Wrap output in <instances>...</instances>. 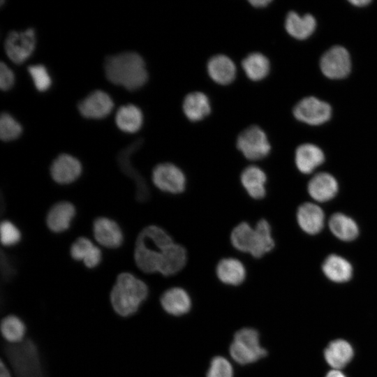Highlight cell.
<instances>
[{"instance_id":"25","label":"cell","mask_w":377,"mask_h":377,"mask_svg":"<svg viewBox=\"0 0 377 377\" xmlns=\"http://www.w3.org/2000/svg\"><path fill=\"white\" fill-rule=\"evenodd\" d=\"M70 253L74 260H82L84 265L89 269L97 267L100 264L102 257L99 248L84 237L77 238L73 243Z\"/></svg>"},{"instance_id":"26","label":"cell","mask_w":377,"mask_h":377,"mask_svg":"<svg viewBox=\"0 0 377 377\" xmlns=\"http://www.w3.org/2000/svg\"><path fill=\"white\" fill-rule=\"evenodd\" d=\"M322 270L328 279L336 283L346 282L353 275V267L350 262L337 254L329 255L325 259Z\"/></svg>"},{"instance_id":"23","label":"cell","mask_w":377,"mask_h":377,"mask_svg":"<svg viewBox=\"0 0 377 377\" xmlns=\"http://www.w3.org/2000/svg\"><path fill=\"white\" fill-rule=\"evenodd\" d=\"M186 262L185 248L173 242L165 250L158 272L165 276L175 275L185 267Z\"/></svg>"},{"instance_id":"28","label":"cell","mask_w":377,"mask_h":377,"mask_svg":"<svg viewBox=\"0 0 377 377\" xmlns=\"http://www.w3.org/2000/svg\"><path fill=\"white\" fill-rule=\"evenodd\" d=\"M182 108L186 117L192 121L202 120L211 112V105L207 96L200 91L187 94L184 99Z\"/></svg>"},{"instance_id":"22","label":"cell","mask_w":377,"mask_h":377,"mask_svg":"<svg viewBox=\"0 0 377 377\" xmlns=\"http://www.w3.org/2000/svg\"><path fill=\"white\" fill-rule=\"evenodd\" d=\"M324 161L323 151L315 145L303 144L300 145L295 151V164L299 171L303 174H310Z\"/></svg>"},{"instance_id":"38","label":"cell","mask_w":377,"mask_h":377,"mask_svg":"<svg viewBox=\"0 0 377 377\" xmlns=\"http://www.w3.org/2000/svg\"><path fill=\"white\" fill-rule=\"evenodd\" d=\"M1 242L5 246H11L21 239L18 228L10 221H3L0 226Z\"/></svg>"},{"instance_id":"18","label":"cell","mask_w":377,"mask_h":377,"mask_svg":"<svg viewBox=\"0 0 377 377\" xmlns=\"http://www.w3.org/2000/svg\"><path fill=\"white\" fill-rule=\"evenodd\" d=\"M240 181L247 194L255 200L263 199L266 195L267 175L256 165L245 168L240 175Z\"/></svg>"},{"instance_id":"30","label":"cell","mask_w":377,"mask_h":377,"mask_svg":"<svg viewBox=\"0 0 377 377\" xmlns=\"http://www.w3.org/2000/svg\"><path fill=\"white\" fill-rule=\"evenodd\" d=\"M325 360L334 369L344 367L353 356L351 345L343 339L334 340L329 343L324 352Z\"/></svg>"},{"instance_id":"16","label":"cell","mask_w":377,"mask_h":377,"mask_svg":"<svg viewBox=\"0 0 377 377\" xmlns=\"http://www.w3.org/2000/svg\"><path fill=\"white\" fill-rule=\"evenodd\" d=\"M307 190L312 199L319 202H324L336 196L339 191V185L335 177L331 174L319 172L309 180Z\"/></svg>"},{"instance_id":"12","label":"cell","mask_w":377,"mask_h":377,"mask_svg":"<svg viewBox=\"0 0 377 377\" xmlns=\"http://www.w3.org/2000/svg\"><path fill=\"white\" fill-rule=\"evenodd\" d=\"M114 107L110 95L105 91L96 89L90 92L77 104L80 113L84 117L101 119L108 115Z\"/></svg>"},{"instance_id":"5","label":"cell","mask_w":377,"mask_h":377,"mask_svg":"<svg viewBox=\"0 0 377 377\" xmlns=\"http://www.w3.org/2000/svg\"><path fill=\"white\" fill-rule=\"evenodd\" d=\"M229 351L233 360L240 364L253 363L267 355V350L260 343L258 332L251 327L236 332Z\"/></svg>"},{"instance_id":"1","label":"cell","mask_w":377,"mask_h":377,"mask_svg":"<svg viewBox=\"0 0 377 377\" xmlns=\"http://www.w3.org/2000/svg\"><path fill=\"white\" fill-rule=\"evenodd\" d=\"M147 283L128 272L119 273L111 287L109 300L113 311L122 318L136 314L149 297Z\"/></svg>"},{"instance_id":"24","label":"cell","mask_w":377,"mask_h":377,"mask_svg":"<svg viewBox=\"0 0 377 377\" xmlns=\"http://www.w3.org/2000/svg\"><path fill=\"white\" fill-rule=\"evenodd\" d=\"M0 334L1 339L7 343H20L27 338V327L17 315L8 314L0 320Z\"/></svg>"},{"instance_id":"19","label":"cell","mask_w":377,"mask_h":377,"mask_svg":"<svg viewBox=\"0 0 377 377\" xmlns=\"http://www.w3.org/2000/svg\"><path fill=\"white\" fill-rule=\"evenodd\" d=\"M216 274L223 283L239 286L244 281L246 270L242 262L229 257L219 261L216 267Z\"/></svg>"},{"instance_id":"10","label":"cell","mask_w":377,"mask_h":377,"mask_svg":"<svg viewBox=\"0 0 377 377\" xmlns=\"http://www.w3.org/2000/svg\"><path fill=\"white\" fill-rule=\"evenodd\" d=\"M323 75L330 79H341L346 77L351 69V61L348 50L336 45L329 49L320 61Z\"/></svg>"},{"instance_id":"27","label":"cell","mask_w":377,"mask_h":377,"mask_svg":"<svg viewBox=\"0 0 377 377\" xmlns=\"http://www.w3.org/2000/svg\"><path fill=\"white\" fill-rule=\"evenodd\" d=\"M316 27V21L313 16L306 14L303 16L290 11L286 16L285 28L286 31L293 38L304 40L309 38Z\"/></svg>"},{"instance_id":"8","label":"cell","mask_w":377,"mask_h":377,"mask_svg":"<svg viewBox=\"0 0 377 377\" xmlns=\"http://www.w3.org/2000/svg\"><path fill=\"white\" fill-rule=\"evenodd\" d=\"M152 182L161 191L179 194L182 193L186 185V179L183 171L171 163H159L152 170Z\"/></svg>"},{"instance_id":"17","label":"cell","mask_w":377,"mask_h":377,"mask_svg":"<svg viewBox=\"0 0 377 377\" xmlns=\"http://www.w3.org/2000/svg\"><path fill=\"white\" fill-rule=\"evenodd\" d=\"M163 309L170 315L179 316L189 311L191 299L186 290L172 287L164 291L160 297Z\"/></svg>"},{"instance_id":"21","label":"cell","mask_w":377,"mask_h":377,"mask_svg":"<svg viewBox=\"0 0 377 377\" xmlns=\"http://www.w3.org/2000/svg\"><path fill=\"white\" fill-rule=\"evenodd\" d=\"M74 205L66 201L54 204L47 213L46 223L48 228L56 233L66 230L74 218Z\"/></svg>"},{"instance_id":"39","label":"cell","mask_w":377,"mask_h":377,"mask_svg":"<svg viewBox=\"0 0 377 377\" xmlns=\"http://www.w3.org/2000/svg\"><path fill=\"white\" fill-rule=\"evenodd\" d=\"M15 75L9 66L1 61L0 63V87L2 90L9 89L14 84Z\"/></svg>"},{"instance_id":"34","label":"cell","mask_w":377,"mask_h":377,"mask_svg":"<svg viewBox=\"0 0 377 377\" xmlns=\"http://www.w3.org/2000/svg\"><path fill=\"white\" fill-rule=\"evenodd\" d=\"M242 68L246 76L251 80L259 81L269 73L270 65L269 59L263 54L253 52L242 61Z\"/></svg>"},{"instance_id":"9","label":"cell","mask_w":377,"mask_h":377,"mask_svg":"<svg viewBox=\"0 0 377 377\" xmlns=\"http://www.w3.org/2000/svg\"><path fill=\"white\" fill-rule=\"evenodd\" d=\"M331 114V106L313 96L302 99L293 109L297 119L313 126L325 123L330 119Z\"/></svg>"},{"instance_id":"15","label":"cell","mask_w":377,"mask_h":377,"mask_svg":"<svg viewBox=\"0 0 377 377\" xmlns=\"http://www.w3.org/2000/svg\"><path fill=\"white\" fill-rule=\"evenodd\" d=\"M297 221L304 232L309 235H316L324 227L325 214L318 205L304 202L297 209Z\"/></svg>"},{"instance_id":"35","label":"cell","mask_w":377,"mask_h":377,"mask_svg":"<svg viewBox=\"0 0 377 377\" xmlns=\"http://www.w3.org/2000/svg\"><path fill=\"white\" fill-rule=\"evenodd\" d=\"M20 124L8 112H3L0 116V138L3 141L17 138L22 133Z\"/></svg>"},{"instance_id":"42","label":"cell","mask_w":377,"mask_h":377,"mask_svg":"<svg viewBox=\"0 0 377 377\" xmlns=\"http://www.w3.org/2000/svg\"><path fill=\"white\" fill-rule=\"evenodd\" d=\"M325 377H346V376L339 369H332L327 374Z\"/></svg>"},{"instance_id":"33","label":"cell","mask_w":377,"mask_h":377,"mask_svg":"<svg viewBox=\"0 0 377 377\" xmlns=\"http://www.w3.org/2000/svg\"><path fill=\"white\" fill-rule=\"evenodd\" d=\"M256 239L255 228L247 222L237 225L230 233V242L237 251L251 254Z\"/></svg>"},{"instance_id":"37","label":"cell","mask_w":377,"mask_h":377,"mask_svg":"<svg viewBox=\"0 0 377 377\" xmlns=\"http://www.w3.org/2000/svg\"><path fill=\"white\" fill-rule=\"evenodd\" d=\"M233 368L228 359L216 356L210 362L207 377H233Z\"/></svg>"},{"instance_id":"3","label":"cell","mask_w":377,"mask_h":377,"mask_svg":"<svg viewBox=\"0 0 377 377\" xmlns=\"http://www.w3.org/2000/svg\"><path fill=\"white\" fill-rule=\"evenodd\" d=\"M173 242L163 228L155 225L144 228L135 243L134 259L138 268L146 274L158 272L165 249Z\"/></svg>"},{"instance_id":"31","label":"cell","mask_w":377,"mask_h":377,"mask_svg":"<svg viewBox=\"0 0 377 377\" xmlns=\"http://www.w3.org/2000/svg\"><path fill=\"white\" fill-rule=\"evenodd\" d=\"M143 122L141 110L133 104L121 105L115 114V123L118 128L126 133L138 131Z\"/></svg>"},{"instance_id":"32","label":"cell","mask_w":377,"mask_h":377,"mask_svg":"<svg viewBox=\"0 0 377 377\" xmlns=\"http://www.w3.org/2000/svg\"><path fill=\"white\" fill-rule=\"evenodd\" d=\"M256 239L251 256L260 258L270 252L274 247L275 243L272 235V228L265 219L259 220L255 227Z\"/></svg>"},{"instance_id":"7","label":"cell","mask_w":377,"mask_h":377,"mask_svg":"<svg viewBox=\"0 0 377 377\" xmlns=\"http://www.w3.org/2000/svg\"><path fill=\"white\" fill-rule=\"evenodd\" d=\"M36 45V34L32 28L24 31H10L4 40L8 57L15 64H22L32 54Z\"/></svg>"},{"instance_id":"29","label":"cell","mask_w":377,"mask_h":377,"mask_svg":"<svg viewBox=\"0 0 377 377\" xmlns=\"http://www.w3.org/2000/svg\"><path fill=\"white\" fill-rule=\"evenodd\" d=\"M328 226L331 232L341 241H353L359 235L357 223L350 216L341 212L334 213L330 216Z\"/></svg>"},{"instance_id":"13","label":"cell","mask_w":377,"mask_h":377,"mask_svg":"<svg viewBox=\"0 0 377 377\" xmlns=\"http://www.w3.org/2000/svg\"><path fill=\"white\" fill-rule=\"evenodd\" d=\"M82 165L75 157L68 154L59 155L50 165V175L59 184H68L75 181L81 175Z\"/></svg>"},{"instance_id":"6","label":"cell","mask_w":377,"mask_h":377,"mask_svg":"<svg viewBox=\"0 0 377 377\" xmlns=\"http://www.w3.org/2000/svg\"><path fill=\"white\" fill-rule=\"evenodd\" d=\"M236 145L243 156L251 161L264 158L271 150L265 133L257 126H251L242 131L237 137Z\"/></svg>"},{"instance_id":"41","label":"cell","mask_w":377,"mask_h":377,"mask_svg":"<svg viewBox=\"0 0 377 377\" xmlns=\"http://www.w3.org/2000/svg\"><path fill=\"white\" fill-rule=\"evenodd\" d=\"M271 1L269 0H255L249 1V3L254 7L256 8H263L267 6Z\"/></svg>"},{"instance_id":"40","label":"cell","mask_w":377,"mask_h":377,"mask_svg":"<svg viewBox=\"0 0 377 377\" xmlns=\"http://www.w3.org/2000/svg\"><path fill=\"white\" fill-rule=\"evenodd\" d=\"M0 377H13L9 367L0 359Z\"/></svg>"},{"instance_id":"14","label":"cell","mask_w":377,"mask_h":377,"mask_svg":"<svg viewBox=\"0 0 377 377\" xmlns=\"http://www.w3.org/2000/svg\"><path fill=\"white\" fill-rule=\"evenodd\" d=\"M93 233L97 242L108 249H116L123 242V234L119 225L106 217H98L94 220Z\"/></svg>"},{"instance_id":"36","label":"cell","mask_w":377,"mask_h":377,"mask_svg":"<svg viewBox=\"0 0 377 377\" xmlns=\"http://www.w3.org/2000/svg\"><path fill=\"white\" fill-rule=\"evenodd\" d=\"M27 69L37 90L44 91L50 88L52 79L44 65L32 64L29 66Z\"/></svg>"},{"instance_id":"11","label":"cell","mask_w":377,"mask_h":377,"mask_svg":"<svg viewBox=\"0 0 377 377\" xmlns=\"http://www.w3.org/2000/svg\"><path fill=\"white\" fill-rule=\"evenodd\" d=\"M142 143V139H138L117 154V163L122 172L128 177L135 180L136 200L140 202L148 201L150 198V191L145 179L133 168L131 163V154L138 150Z\"/></svg>"},{"instance_id":"2","label":"cell","mask_w":377,"mask_h":377,"mask_svg":"<svg viewBox=\"0 0 377 377\" xmlns=\"http://www.w3.org/2000/svg\"><path fill=\"white\" fill-rule=\"evenodd\" d=\"M106 78L128 90L143 86L148 79L143 58L137 52L124 51L107 56L103 63Z\"/></svg>"},{"instance_id":"43","label":"cell","mask_w":377,"mask_h":377,"mask_svg":"<svg viewBox=\"0 0 377 377\" xmlns=\"http://www.w3.org/2000/svg\"><path fill=\"white\" fill-rule=\"evenodd\" d=\"M349 2L355 6H365L371 3L370 0H351Z\"/></svg>"},{"instance_id":"4","label":"cell","mask_w":377,"mask_h":377,"mask_svg":"<svg viewBox=\"0 0 377 377\" xmlns=\"http://www.w3.org/2000/svg\"><path fill=\"white\" fill-rule=\"evenodd\" d=\"M0 359L10 369L13 377H45L36 343L27 337L17 344L0 340Z\"/></svg>"},{"instance_id":"20","label":"cell","mask_w":377,"mask_h":377,"mask_svg":"<svg viewBox=\"0 0 377 377\" xmlns=\"http://www.w3.org/2000/svg\"><path fill=\"white\" fill-rule=\"evenodd\" d=\"M209 77L219 84H228L235 78L236 66L234 62L223 54L214 55L207 62Z\"/></svg>"}]
</instances>
